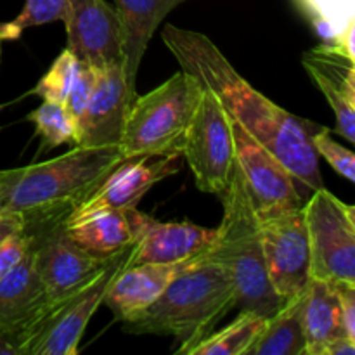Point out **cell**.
I'll return each mask as SVG.
<instances>
[{
	"mask_svg": "<svg viewBox=\"0 0 355 355\" xmlns=\"http://www.w3.org/2000/svg\"><path fill=\"white\" fill-rule=\"evenodd\" d=\"M33 245V236L26 231H16L0 245V281L23 259Z\"/></svg>",
	"mask_w": 355,
	"mask_h": 355,
	"instance_id": "30",
	"label": "cell"
},
{
	"mask_svg": "<svg viewBox=\"0 0 355 355\" xmlns=\"http://www.w3.org/2000/svg\"><path fill=\"white\" fill-rule=\"evenodd\" d=\"M26 120L35 125L44 149H54L61 144L75 146L76 127L64 104L44 101L42 106L28 114Z\"/></svg>",
	"mask_w": 355,
	"mask_h": 355,
	"instance_id": "25",
	"label": "cell"
},
{
	"mask_svg": "<svg viewBox=\"0 0 355 355\" xmlns=\"http://www.w3.org/2000/svg\"><path fill=\"white\" fill-rule=\"evenodd\" d=\"M312 144H314L315 151L319 156L326 159L336 173L345 177L347 180L354 182L355 180V156L350 149L343 148L338 142L333 141L329 135L328 128L321 127L314 135H312Z\"/></svg>",
	"mask_w": 355,
	"mask_h": 355,
	"instance_id": "28",
	"label": "cell"
},
{
	"mask_svg": "<svg viewBox=\"0 0 355 355\" xmlns=\"http://www.w3.org/2000/svg\"><path fill=\"white\" fill-rule=\"evenodd\" d=\"M135 232L134 263H191L217 238V229L193 222H159L137 208L128 210Z\"/></svg>",
	"mask_w": 355,
	"mask_h": 355,
	"instance_id": "15",
	"label": "cell"
},
{
	"mask_svg": "<svg viewBox=\"0 0 355 355\" xmlns=\"http://www.w3.org/2000/svg\"><path fill=\"white\" fill-rule=\"evenodd\" d=\"M180 158H182L180 155H172L123 159L101 182L92 196L80 205L75 211L96 210V208H116V210L137 208L142 198L155 184L179 172Z\"/></svg>",
	"mask_w": 355,
	"mask_h": 355,
	"instance_id": "16",
	"label": "cell"
},
{
	"mask_svg": "<svg viewBox=\"0 0 355 355\" xmlns=\"http://www.w3.org/2000/svg\"><path fill=\"white\" fill-rule=\"evenodd\" d=\"M16 231H24V225L16 215L0 210V245Z\"/></svg>",
	"mask_w": 355,
	"mask_h": 355,
	"instance_id": "32",
	"label": "cell"
},
{
	"mask_svg": "<svg viewBox=\"0 0 355 355\" xmlns=\"http://www.w3.org/2000/svg\"><path fill=\"white\" fill-rule=\"evenodd\" d=\"M125 33V71L135 87L139 66L153 35L175 7L189 0H113Z\"/></svg>",
	"mask_w": 355,
	"mask_h": 355,
	"instance_id": "20",
	"label": "cell"
},
{
	"mask_svg": "<svg viewBox=\"0 0 355 355\" xmlns=\"http://www.w3.org/2000/svg\"><path fill=\"white\" fill-rule=\"evenodd\" d=\"M19 35H21L19 31H17L10 23H0V51H2L3 42L17 40Z\"/></svg>",
	"mask_w": 355,
	"mask_h": 355,
	"instance_id": "34",
	"label": "cell"
},
{
	"mask_svg": "<svg viewBox=\"0 0 355 355\" xmlns=\"http://www.w3.org/2000/svg\"><path fill=\"white\" fill-rule=\"evenodd\" d=\"M198 189L220 196L229 186L236 165L231 114L205 89L182 149Z\"/></svg>",
	"mask_w": 355,
	"mask_h": 355,
	"instance_id": "7",
	"label": "cell"
},
{
	"mask_svg": "<svg viewBox=\"0 0 355 355\" xmlns=\"http://www.w3.org/2000/svg\"><path fill=\"white\" fill-rule=\"evenodd\" d=\"M92 85H94V66H89L85 64V62L80 61L78 73H76L75 76V82H73L71 90H69L68 97H66L64 101V107L69 113V116H71L76 130H78V125L80 121H82L83 113H85L87 104H89Z\"/></svg>",
	"mask_w": 355,
	"mask_h": 355,
	"instance_id": "29",
	"label": "cell"
},
{
	"mask_svg": "<svg viewBox=\"0 0 355 355\" xmlns=\"http://www.w3.org/2000/svg\"><path fill=\"white\" fill-rule=\"evenodd\" d=\"M66 47L85 64L99 68L125 62L123 24L106 0H68Z\"/></svg>",
	"mask_w": 355,
	"mask_h": 355,
	"instance_id": "14",
	"label": "cell"
},
{
	"mask_svg": "<svg viewBox=\"0 0 355 355\" xmlns=\"http://www.w3.org/2000/svg\"><path fill=\"white\" fill-rule=\"evenodd\" d=\"M321 44L355 58V0H295Z\"/></svg>",
	"mask_w": 355,
	"mask_h": 355,
	"instance_id": "23",
	"label": "cell"
},
{
	"mask_svg": "<svg viewBox=\"0 0 355 355\" xmlns=\"http://www.w3.org/2000/svg\"><path fill=\"white\" fill-rule=\"evenodd\" d=\"M162 38L180 69L210 90L232 120L284 163L304 200L324 187L319 155L312 144V135L321 125L295 116L253 89L207 35L166 24Z\"/></svg>",
	"mask_w": 355,
	"mask_h": 355,
	"instance_id": "1",
	"label": "cell"
},
{
	"mask_svg": "<svg viewBox=\"0 0 355 355\" xmlns=\"http://www.w3.org/2000/svg\"><path fill=\"white\" fill-rule=\"evenodd\" d=\"M302 322L305 355H324L329 343L340 336H347L340 319V304L333 284L311 279L305 290Z\"/></svg>",
	"mask_w": 355,
	"mask_h": 355,
	"instance_id": "21",
	"label": "cell"
},
{
	"mask_svg": "<svg viewBox=\"0 0 355 355\" xmlns=\"http://www.w3.org/2000/svg\"><path fill=\"white\" fill-rule=\"evenodd\" d=\"M231 123L234 134L236 166L241 172L257 215L302 207L305 200L298 191L293 173L238 121L231 118Z\"/></svg>",
	"mask_w": 355,
	"mask_h": 355,
	"instance_id": "11",
	"label": "cell"
},
{
	"mask_svg": "<svg viewBox=\"0 0 355 355\" xmlns=\"http://www.w3.org/2000/svg\"><path fill=\"white\" fill-rule=\"evenodd\" d=\"M324 355H355V340L349 336H340L329 343Z\"/></svg>",
	"mask_w": 355,
	"mask_h": 355,
	"instance_id": "33",
	"label": "cell"
},
{
	"mask_svg": "<svg viewBox=\"0 0 355 355\" xmlns=\"http://www.w3.org/2000/svg\"><path fill=\"white\" fill-rule=\"evenodd\" d=\"M135 243L116 253L107 266L78 293L66 298L35 333L24 355H76L87 324L103 305L111 281L121 269L134 263Z\"/></svg>",
	"mask_w": 355,
	"mask_h": 355,
	"instance_id": "10",
	"label": "cell"
},
{
	"mask_svg": "<svg viewBox=\"0 0 355 355\" xmlns=\"http://www.w3.org/2000/svg\"><path fill=\"white\" fill-rule=\"evenodd\" d=\"M236 305L238 295L224 267L194 260L173 276L148 309L123 321V329L132 335L173 336L180 343L175 354H187Z\"/></svg>",
	"mask_w": 355,
	"mask_h": 355,
	"instance_id": "3",
	"label": "cell"
},
{
	"mask_svg": "<svg viewBox=\"0 0 355 355\" xmlns=\"http://www.w3.org/2000/svg\"><path fill=\"white\" fill-rule=\"evenodd\" d=\"M340 304V319L347 336L355 340V284L335 283L333 284Z\"/></svg>",
	"mask_w": 355,
	"mask_h": 355,
	"instance_id": "31",
	"label": "cell"
},
{
	"mask_svg": "<svg viewBox=\"0 0 355 355\" xmlns=\"http://www.w3.org/2000/svg\"><path fill=\"white\" fill-rule=\"evenodd\" d=\"M267 318L253 311L241 314L220 331H211L186 355H246L266 326Z\"/></svg>",
	"mask_w": 355,
	"mask_h": 355,
	"instance_id": "24",
	"label": "cell"
},
{
	"mask_svg": "<svg viewBox=\"0 0 355 355\" xmlns=\"http://www.w3.org/2000/svg\"><path fill=\"white\" fill-rule=\"evenodd\" d=\"M224 217L217 227V238L198 260H210L225 269L238 295V307L269 318L284 302L274 291L267 276L259 217L253 208L241 172L234 165L229 186L218 196Z\"/></svg>",
	"mask_w": 355,
	"mask_h": 355,
	"instance_id": "4",
	"label": "cell"
},
{
	"mask_svg": "<svg viewBox=\"0 0 355 355\" xmlns=\"http://www.w3.org/2000/svg\"><path fill=\"white\" fill-rule=\"evenodd\" d=\"M135 96V87L128 82L123 61L94 68L92 92L76 130L75 146L118 148Z\"/></svg>",
	"mask_w": 355,
	"mask_h": 355,
	"instance_id": "12",
	"label": "cell"
},
{
	"mask_svg": "<svg viewBox=\"0 0 355 355\" xmlns=\"http://www.w3.org/2000/svg\"><path fill=\"white\" fill-rule=\"evenodd\" d=\"M61 304L52 302L42 284L31 245L0 281V355H24L35 333Z\"/></svg>",
	"mask_w": 355,
	"mask_h": 355,
	"instance_id": "8",
	"label": "cell"
},
{
	"mask_svg": "<svg viewBox=\"0 0 355 355\" xmlns=\"http://www.w3.org/2000/svg\"><path fill=\"white\" fill-rule=\"evenodd\" d=\"M68 14V0H26L23 10L16 19L10 21L19 33L26 28L42 26V24L64 21Z\"/></svg>",
	"mask_w": 355,
	"mask_h": 355,
	"instance_id": "27",
	"label": "cell"
},
{
	"mask_svg": "<svg viewBox=\"0 0 355 355\" xmlns=\"http://www.w3.org/2000/svg\"><path fill=\"white\" fill-rule=\"evenodd\" d=\"M62 229L75 245L101 259H110L135 243L128 210L96 208L75 211L62 224Z\"/></svg>",
	"mask_w": 355,
	"mask_h": 355,
	"instance_id": "19",
	"label": "cell"
},
{
	"mask_svg": "<svg viewBox=\"0 0 355 355\" xmlns=\"http://www.w3.org/2000/svg\"><path fill=\"white\" fill-rule=\"evenodd\" d=\"M186 263H132L111 281L103 304L116 321H127L148 309Z\"/></svg>",
	"mask_w": 355,
	"mask_h": 355,
	"instance_id": "18",
	"label": "cell"
},
{
	"mask_svg": "<svg viewBox=\"0 0 355 355\" xmlns=\"http://www.w3.org/2000/svg\"><path fill=\"white\" fill-rule=\"evenodd\" d=\"M311 279L355 284V207L319 187L304 201Z\"/></svg>",
	"mask_w": 355,
	"mask_h": 355,
	"instance_id": "6",
	"label": "cell"
},
{
	"mask_svg": "<svg viewBox=\"0 0 355 355\" xmlns=\"http://www.w3.org/2000/svg\"><path fill=\"white\" fill-rule=\"evenodd\" d=\"M203 85L184 69L144 96H135L125 120L120 151L125 158L182 156L187 130Z\"/></svg>",
	"mask_w": 355,
	"mask_h": 355,
	"instance_id": "5",
	"label": "cell"
},
{
	"mask_svg": "<svg viewBox=\"0 0 355 355\" xmlns=\"http://www.w3.org/2000/svg\"><path fill=\"white\" fill-rule=\"evenodd\" d=\"M33 238L35 269L52 302L78 293L114 257L101 259L85 252L68 238L62 225Z\"/></svg>",
	"mask_w": 355,
	"mask_h": 355,
	"instance_id": "13",
	"label": "cell"
},
{
	"mask_svg": "<svg viewBox=\"0 0 355 355\" xmlns=\"http://www.w3.org/2000/svg\"><path fill=\"white\" fill-rule=\"evenodd\" d=\"M80 61L68 47L55 58L51 68L47 69L37 87L33 89V94L40 96L44 101H54V103L64 104L69 90H71L75 76L78 73Z\"/></svg>",
	"mask_w": 355,
	"mask_h": 355,
	"instance_id": "26",
	"label": "cell"
},
{
	"mask_svg": "<svg viewBox=\"0 0 355 355\" xmlns=\"http://www.w3.org/2000/svg\"><path fill=\"white\" fill-rule=\"evenodd\" d=\"M267 276L274 291L286 302L311 283V250L304 205L257 215Z\"/></svg>",
	"mask_w": 355,
	"mask_h": 355,
	"instance_id": "9",
	"label": "cell"
},
{
	"mask_svg": "<svg viewBox=\"0 0 355 355\" xmlns=\"http://www.w3.org/2000/svg\"><path fill=\"white\" fill-rule=\"evenodd\" d=\"M125 158L120 148L73 146L49 162L0 170V210L40 236L61 227Z\"/></svg>",
	"mask_w": 355,
	"mask_h": 355,
	"instance_id": "2",
	"label": "cell"
},
{
	"mask_svg": "<svg viewBox=\"0 0 355 355\" xmlns=\"http://www.w3.org/2000/svg\"><path fill=\"white\" fill-rule=\"evenodd\" d=\"M307 290V288H305ZM305 291L290 298L279 311L269 315L259 338L253 342L246 355H305L304 309Z\"/></svg>",
	"mask_w": 355,
	"mask_h": 355,
	"instance_id": "22",
	"label": "cell"
},
{
	"mask_svg": "<svg viewBox=\"0 0 355 355\" xmlns=\"http://www.w3.org/2000/svg\"><path fill=\"white\" fill-rule=\"evenodd\" d=\"M305 71L336 116V134L355 142V58L335 45L319 44L302 55Z\"/></svg>",
	"mask_w": 355,
	"mask_h": 355,
	"instance_id": "17",
	"label": "cell"
}]
</instances>
